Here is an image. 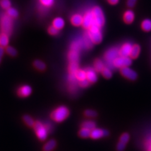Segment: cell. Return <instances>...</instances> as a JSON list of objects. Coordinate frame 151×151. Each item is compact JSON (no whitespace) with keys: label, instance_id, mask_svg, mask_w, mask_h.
Returning a JSON list of instances; mask_svg holds the SVG:
<instances>
[{"label":"cell","instance_id":"6da1fadb","mask_svg":"<svg viewBox=\"0 0 151 151\" xmlns=\"http://www.w3.org/2000/svg\"><path fill=\"white\" fill-rule=\"evenodd\" d=\"M69 115V110L64 106H60L57 108L51 113V118L57 122H62L65 120Z\"/></svg>","mask_w":151,"mask_h":151},{"label":"cell","instance_id":"7a4b0ae2","mask_svg":"<svg viewBox=\"0 0 151 151\" xmlns=\"http://www.w3.org/2000/svg\"><path fill=\"white\" fill-rule=\"evenodd\" d=\"M100 27L95 25H92L87 31L88 35L94 44H100L103 39V34Z\"/></svg>","mask_w":151,"mask_h":151},{"label":"cell","instance_id":"3957f363","mask_svg":"<svg viewBox=\"0 0 151 151\" xmlns=\"http://www.w3.org/2000/svg\"><path fill=\"white\" fill-rule=\"evenodd\" d=\"M33 127H34L35 134L39 140L44 141L47 139L49 131V127L43 124L39 121H37L35 122V124Z\"/></svg>","mask_w":151,"mask_h":151},{"label":"cell","instance_id":"277c9868","mask_svg":"<svg viewBox=\"0 0 151 151\" xmlns=\"http://www.w3.org/2000/svg\"><path fill=\"white\" fill-rule=\"evenodd\" d=\"M91 11L93 16L94 25L101 28L105 23V15L102 9L99 6H94L91 9Z\"/></svg>","mask_w":151,"mask_h":151},{"label":"cell","instance_id":"5b68a950","mask_svg":"<svg viewBox=\"0 0 151 151\" xmlns=\"http://www.w3.org/2000/svg\"><path fill=\"white\" fill-rule=\"evenodd\" d=\"M119 55V49L117 47H111L107 50L104 55V59L108 65V67L113 68V61Z\"/></svg>","mask_w":151,"mask_h":151},{"label":"cell","instance_id":"8992f818","mask_svg":"<svg viewBox=\"0 0 151 151\" xmlns=\"http://www.w3.org/2000/svg\"><path fill=\"white\" fill-rule=\"evenodd\" d=\"M1 28L3 33L10 35L13 30V18L8 15H4L1 20Z\"/></svg>","mask_w":151,"mask_h":151},{"label":"cell","instance_id":"52a82bcc","mask_svg":"<svg viewBox=\"0 0 151 151\" xmlns=\"http://www.w3.org/2000/svg\"><path fill=\"white\" fill-rule=\"evenodd\" d=\"M132 64V60L130 57H124L119 55L113 63V68H120L129 67Z\"/></svg>","mask_w":151,"mask_h":151},{"label":"cell","instance_id":"ba28073f","mask_svg":"<svg viewBox=\"0 0 151 151\" xmlns=\"http://www.w3.org/2000/svg\"><path fill=\"white\" fill-rule=\"evenodd\" d=\"M83 20L82 26L86 29H89L92 25H94V19L91 10L87 11L84 13Z\"/></svg>","mask_w":151,"mask_h":151},{"label":"cell","instance_id":"9c48e42d","mask_svg":"<svg viewBox=\"0 0 151 151\" xmlns=\"http://www.w3.org/2000/svg\"><path fill=\"white\" fill-rule=\"evenodd\" d=\"M120 72L123 76L129 80H131V81H134V80H135L137 78V74L136 72L129 67L122 68Z\"/></svg>","mask_w":151,"mask_h":151},{"label":"cell","instance_id":"30bf717a","mask_svg":"<svg viewBox=\"0 0 151 151\" xmlns=\"http://www.w3.org/2000/svg\"><path fill=\"white\" fill-rule=\"evenodd\" d=\"M108 135H109V132L107 130L95 128L91 130L90 137L93 139H98L103 137H106Z\"/></svg>","mask_w":151,"mask_h":151},{"label":"cell","instance_id":"8fae6325","mask_svg":"<svg viewBox=\"0 0 151 151\" xmlns=\"http://www.w3.org/2000/svg\"><path fill=\"white\" fill-rule=\"evenodd\" d=\"M86 79L90 83H95L98 79V76L97 72L94 70V68H88L86 69Z\"/></svg>","mask_w":151,"mask_h":151},{"label":"cell","instance_id":"7c38bea8","mask_svg":"<svg viewBox=\"0 0 151 151\" xmlns=\"http://www.w3.org/2000/svg\"><path fill=\"white\" fill-rule=\"evenodd\" d=\"M132 46H133V45L130 43V42H126V43L123 44L119 49L120 55L124 57H130Z\"/></svg>","mask_w":151,"mask_h":151},{"label":"cell","instance_id":"4fadbf2b","mask_svg":"<svg viewBox=\"0 0 151 151\" xmlns=\"http://www.w3.org/2000/svg\"><path fill=\"white\" fill-rule=\"evenodd\" d=\"M32 88L28 85H23L18 89V94L19 96L22 98H25L30 96L32 93Z\"/></svg>","mask_w":151,"mask_h":151},{"label":"cell","instance_id":"5bb4252c","mask_svg":"<svg viewBox=\"0 0 151 151\" xmlns=\"http://www.w3.org/2000/svg\"><path fill=\"white\" fill-rule=\"evenodd\" d=\"M80 50L70 49L68 53L69 63H79Z\"/></svg>","mask_w":151,"mask_h":151},{"label":"cell","instance_id":"9a60e30c","mask_svg":"<svg viewBox=\"0 0 151 151\" xmlns=\"http://www.w3.org/2000/svg\"><path fill=\"white\" fill-rule=\"evenodd\" d=\"M83 20V17L79 13H76L72 16L71 18H70V22H71V23L74 26L79 27L82 25Z\"/></svg>","mask_w":151,"mask_h":151},{"label":"cell","instance_id":"2e32d148","mask_svg":"<svg viewBox=\"0 0 151 151\" xmlns=\"http://www.w3.org/2000/svg\"><path fill=\"white\" fill-rule=\"evenodd\" d=\"M134 19H135V13L132 10L129 9V10H127L124 13V20L126 23H128V24L132 23L134 22Z\"/></svg>","mask_w":151,"mask_h":151},{"label":"cell","instance_id":"e0dca14e","mask_svg":"<svg viewBox=\"0 0 151 151\" xmlns=\"http://www.w3.org/2000/svg\"><path fill=\"white\" fill-rule=\"evenodd\" d=\"M52 25L55 27L58 30H61L63 29L65 25V22L64 20V19L61 17H57L54 18V20H53L52 22Z\"/></svg>","mask_w":151,"mask_h":151},{"label":"cell","instance_id":"ac0fdd59","mask_svg":"<svg viewBox=\"0 0 151 151\" xmlns=\"http://www.w3.org/2000/svg\"><path fill=\"white\" fill-rule=\"evenodd\" d=\"M82 39H83V41L84 43V49H91L94 44L92 42L91 40L90 39V38L89 37L87 32L84 33L83 35V37H82Z\"/></svg>","mask_w":151,"mask_h":151},{"label":"cell","instance_id":"d6986e66","mask_svg":"<svg viewBox=\"0 0 151 151\" xmlns=\"http://www.w3.org/2000/svg\"><path fill=\"white\" fill-rule=\"evenodd\" d=\"M56 141L54 139L49 140L43 147L44 151H52L56 147Z\"/></svg>","mask_w":151,"mask_h":151},{"label":"cell","instance_id":"ffe728a7","mask_svg":"<svg viewBox=\"0 0 151 151\" xmlns=\"http://www.w3.org/2000/svg\"><path fill=\"white\" fill-rule=\"evenodd\" d=\"M105 64L100 59H96L94 62V69L97 73L101 72L103 69L105 68Z\"/></svg>","mask_w":151,"mask_h":151},{"label":"cell","instance_id":"44dd1931","mask_svg":"<svg viewBox=\"0 0 151 151\" xmlns=\"http://www.w3.org/2000/svg\"><path fill=\"white\" fill-rule=\"evenodd\" d=\"M140 52V47L139 45H134L132 46L131 53L130 55V58L132 59H136L138 58Z\"/></svg>","mask_w":151,"mask_h":151},{"label":"cell","instance_id":"7402d4cb","mask_svg":"<svg viewBox=\"0 0 151 151\" xmlns=\"http://www.w3.org/2000/svg\"><path fill=\"white\" fill-rule=\"evenodd\" d=\"M76 78L78 82H80L83 80L86 79V73L85 69H79L75 74Z\"/></svg>","mask_w":151,"mask_h":151},{"label":"cell","instance_id":"603a6c76","mask_svg":"<svg viewBox=\"0 0 151 151\" xmlns=\"http://www.w3.org/2000/svg\"><path fill=\"white\" fill-rule=\"evenodd\" d=\"M9 44L8 35L3 33L0 35V46L2 47H6Z\"/></svg>","mask_w":151,"mask_h":151},{"label":"cell","instance_id":"cb8c5ba5","mask_svg":"<svg viewBox=\"0 0 151 151\" xmlns=\"http://www.w3.org/2000/svg\"><path fill=\"white\" fill-rule=\"evenodd\" d=\"M79 69V63H69L68 67L69 74H75Z\"/></svg>","mask_w":151,"mask_h":151},{"label":"cell","instance_id":"d4e9b609","mask_svg":"<svg viewBox=\"0 0 151 151\" xmlns=\"http://www.w3.org/2000/svg\"><path fill=\"white\" fill-rule=\"evenodd\" d=\"M40 3L44 9L49 8L54 5L55 0H39Z\"/></svg>","mask_w":151,"mask_h":151},{"label":"cell","instance_id":"484cf974","mask_svg":"<svg viewBox=\"0 0 151 151\" xmlns=\"http://www.w3.org/2000/svg\"><path fill=\"white\" fill-rule=\"evenodd\" d=\"M142 28L145 32L151 31V20L150 19H145L142 22Z\"/></svg>","mask_w":151,"mask_h":151},{"label":"cell","instance_id":"4316f807","mask_svg":"<svg viewBox=\"0 0 151 151\" xmlns=\"http://www.w3.org/2000/svg\"><path fill=\"white\" fill-rule=\"evenodd\" d=\"M81 126L83 128H86L90 130H92L96 128V124L93 121H85L83 122Z\"/></svg>","mask_w":151,"mask_h":151},{"label":"cell","instance_id":"83f0119b","mask_svg":"<svg viewBox=\"0 0 151 151\" xmlns=\"http://www.w3.org/2000/svg\"><path fill=\"white\" fill-rule=\"evenodd\" d=\"M91 130L82 127L79 132V135L82 138H88L91 136Z\"/></svg>","mask_w":151,"mask_h":151},{"label":"cell","instance_id":"f1b7e54d","mask_svg":"<svg viewBox=\"0 0 151 151\" xmlns=\"http://www.w3.org/2000/svg\"><path fill=\"white\" fill-rule=\"evenodd\" d=\"M35 68L39 70H44L46 68L45 64L40 60H36L34 63Z\"/></svg>","mask_w":151,"mask_h":151},{"label":"cell","instance_id":"f546056e","mask_svg":"<svg viewBox=\"0 0 151 151\" xmlns=\"http://www.w3.org/2000/svg\"><path fill=\"white\" fill-rule=\"evenodd\" d=\"M7 15L12 18H15L18 16V12L15 8L10 7L7 9Z\"/></svg>","mask_w":151,"mask_h":151},{"label":"cell","instance_id":"4dcf8cb0","mask_svg":"<svg viewBox=\"0 0 151 151\" xmlns=\"http://www.w3.org/2000/svg\"><path fill=\"white\" fill-rule=\"evenodd\" d=\"M23 119L24 122L28 127H34L35 124V122L31 116H30L29 115H25L23 116Z\"/></svg>","mask_w":151,"mask_h":151},{"label":"cell","instance_id":"1f68e13d","mask_svg":"<svg viewBox=\"0 0 151 151\" xmlns=\"http://www.w3.org/2000/svg\"><path fill=\"white\" fill-rule=\"evenodd\" d=\"M101 73L103 77L106 79H109L112 76V71L109 67H105L101 71Z\"/></svg>","mask_w":151,"mask_h":151},{"label":"cell","instance_id":"d6a6232c","mask_svg":"<svg viewBox=\"0 0 151 151\" xmlns=\"http://www.w3.org/2000/svg\"><path fill=\"white\" fill-rule=\"evenodd\" d=\"M0 5L5 9H8L11 7L10 0H0Z\"/></svg>","mask_w":151,"mask_h":151},{"label":"cell","instance_id":"836d02e7","mask_svg":"<svg viewBox=\"0 0 151 151\" xmlns=\"http://www.w3.org/2000/svg\"><path fill=\"white\" fill-rule=\"evenodd\" d=\"M6 53L11 55L12 57H14V56H16L17 54V50L13 48V47H11V46H7L6 48Z\"/></svg>","mask_w":151,"mask_h":151},{"label":"cell","instance_id":"e575fe53","mask_svg":"<svg viewBox=\"0 0 151 151\" xmlns=\"http://www.w3.org/2000/svg\"><path fill=\"white\" fill-rule=\"evenodd\" d=\"M48 32H49V34L51 35H57L59 34V30L57 29L55 27H54L53 25H52L49 27Z\"/></svg>","mask_w":151,"mask_h":151},{"label":"cell","instance_id":"d590c367","mask_svg":"<svg viewBox=\"0 0 151 151\" xmlns=\"http://www.w3.org/2000/svg\"><path fill=\"white\" fill-rule=\"evenodd\" d=\"M84 115L88 117L93 118L97 116V113L93 110H87L84 111Z\"/></svg>","mask_w":151,"mask_h":151},{"label":"cell","instance_id":"8d00e7d4","mask_svg":"<svg viewBox=\"0 0 151 151\" xmlns=\"http://www.w3.org/2000/svg\"><path fill=\"white\" fill-rule=\"evenodd\" d=\"M129 139H130V135H129V134H127V133H124V134H123L121 135L119 141L122 142H123V143L127 144L129 142Z\"/></svg>","mask_w":151,"mask_h":151},{"label":"cell","instance_id":"74e56055","mask_svg":"<svg viewBox=\"0 0 151 151\" xmlns=\"http://www.w3.org/2000/svg\"><path fill=\"white\" fill-rule=\"evenodd\" d=\"M125 147H126V144L123 143L122 142L119 141L116 146V149L118 150V151H123L125 149Z\"/></svg>","mask_w":151,"mask_h":151},{"label":"cell","instance_id":"f35d334b","mask_svg":"<svg viewBox=\"0 0 151 151\" xmlns=\"http://www.w3.org/2000/svg\"><path fill=\"white\" fill-rule=\"evenodd\" d=\"M89 83H89L87 79H85V80H83V81L79 82V86H81V88H86L89 86Z\"/></svg>","mask_w":151,"mask_h":151},{"label":"cell","instance_id":"ab89813d","mask_svg":"<svg viewBox=\"0 0 151 151\" xmlns=\"http://www.w3.org/2000/svg\"><path fill=\"white\" fill-rule=\"evenodd\" d=\"M137 3V0H127V4L130 8H132L135 6Z\"/></svg>","mask_w":151,"mask_h":151},{"label":"cell","instance_id":"60d3db41","mask_svg":"<svg viewBox=\"0 0 151 151\" xmlns=\"http://www.w3.org/2000/svg\"><path fill=\"white\" fill-rule=\"evenodd\" d=\"M4 50L3 49V47L0 46V63H1V58L4 54Z\"/></svg>","mask_w":151,"mask_h":151},{"label":"cell","instance_id":"b9f144b4","mask_svg":"<svg viewBox=\"0 0 151 151\" xmlns=\"http://www.w3.org/2000/svg\"><path fill=\"white\" fill-rule=\"evenodd\" d=\"M108 1L109 2V3L112 4V5H115V4H118L119 2V0H108Z\"/></svg>","mask_w":151,"mask_h":151},{"label":"cell","instance_id":"7bdbcfd3","mask_svg":"<svg viewBox=\"0 0 151 151\" xmlns=\"http://www.w3.org/2000/svg\"><path fill=\"white\" fill-rule=\"evenodd\" d=\"M146 145H147V147L148 149V150L150 151L151 150V137L149 139V140L147 142V144H146Z\"/></svg>","mask_w":151,"mask_h":151},{"label":"cell","instance_id":"ee69618b","mask_svg":"<svg viewBox=\"0 0 151 151\" xmlns=\"http://www.w3.org/2000/svg\"><path fill=\"white\" fill-rule=\"evenodd\" d=\"M150 151H151V150H150Z\"/></svg>","mask_w":151,"mask_h":151}]
</instances>
